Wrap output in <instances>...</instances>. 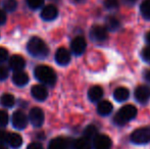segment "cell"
<instances>
[{
    "mask_svg": "<svg viewBox=\"0 0 150 149\" xmlns=\"http://www.w3.org/2000/svg\"><path fill=\"white\" fill-rule=\"evenodd\" d=\"M8 113L3 109H0V127H5L8 124Z\"/></svg>",
    "mask_w": 150,
    "mask_h": 149,
    "instance_id": "cell-28",
    "label": "cell"
},
{
    "mask_svg": "<svg viewBox=\"0 0 150 149\" xmlns=\"http://www.w3.org/2000/svg\"><path fill=\"white\" fill-rule=\"evenodd\" d=\"M0 149H7V148L4 147V146H0Z\"/></svg>",
    "mask_w": 150,
    "mask_h": 149,
    "instance_id": "cell-39",
    "label": "cell"
},
{
    "mask_svg": "<svg viewBox=\"0 0 150 149\" xmlns=\"http://www.w3.org/2000/svg\"><path fill=\"white\" fill-rule=\"evenodd\" d=\"M130 97V91L126 87H119L113 92V98L119 102L126 101Z\"/></svg>",
    "mask_w": 150,
    "mask_h": 149,
    "instance_id": "cell-18",
    "label": "cell"
},
{
    "mask_svg": "<svg viewBox=\"0 0 150 149\" xmlns=\"http://www.w3.org/2000/svg\"><path fill=\"white\" fill-rule=\"evenodd\" d=\"M58 16V9L55 5H52V4H49V5H46L42 8L41 10V18H43L44 20H53L57 18Z\"/></svg>",
    "mask_w": 150,
    "mask_h": 149,
    "instance_id": "cell-13",
    "label": "cell"
},
{
    "mask_svg": "<svg viewBox=\"0 0 150 149\" xmlns=\"http://www.w3.org/2000/svg\"><path fill=\"white\" fill-rule=\"evenodd\" d=\"M8 66L13 72H20V71L24 70L26 66V60L23 56L16 54L8 59Z\"/></svg>",
    "mask_w": 150,
    "mask_h": 149,
    "instance_id": "cell-11",
    "label": "cell"
},
{
    "mask_svg": "<svg viewBox=\"0 0 150 149\" xmlns=\"http://www.w3.org/2000/svg\"><path fill=\"white\" fill-rule=\"evenodd\" d=\"M7 59H8V51L5 48L0 47V64H3Z\"/></svg>",
    "mask_w": 150,
    "mask_h": 149,
    "instance_id": "cell-32",
    "label": "cell"
},
{
    "mask_svg": "<svg viewBox=\"0 0 150 149\" xmlns=\"http://www.w3.org/2000/svg\"><path fill=\"white\" fill-rule=\"evenodd\" d=\"M0 104H1L3 107L10 108L16 104V98L12 94L5 93L2 94L1 97H0Z\"/></svg>",
    "mask_w": 150,
    "mask_h": 149,
    "instance_id": "cell-21",
    "label": "cell"
},
{
    "mask_svg": "<svg viewBox=\"0 0 150 149\" xmlns=\"http://www.w3.org/2000/svg\"><path fill=\"white\" fill-rule=\"evenodd\" d=\"M138 0H124V2L127 4V5H134Z\"/></svg>",
    "mask_w": 150,
    "mask_h": 149,
    "instance_id": "cell-37",
    "label": "cell"
},
{
    "mask_svg": "<svg viewBox=\"0 0 150 149\" xmlns=\"http://www.w3.org/2000/svg\"><path fill=\"white\" fill-rule=\"evenodd\" d=\"M31 94L38 101H44L48 97V90L45 85H35L32 87Z\"/></svg>",
    "mask_w": 150,
    "mask_h": 149,
    "instance_id": "cell-12",
    "label": "cell"
},
{
    "mask_svg": "<svg viewBox=\"0 0 150 149\" xmlns=\"http://www.w3.org/2000/svg\"><path fill=\"white\" fill-rule=\"evenodd\" d=\"M131 141L135 144H147L150 142V126L135 130L131 134Z\"/></svg>",
    "mask_w": 150,
    "mask_h": 149,
    "instance_id": "cell-4",
    "label": "cell"
},
{
    "mask_svg": "<svg viewBox=\"0 0 150 149\" xmlns=\"http://www.w3.org/2000/svg\"><path fill=\"white\" fill-rule=\"evenodd\" d=\"M44 112L41 108L39 107H33L29 113V121L34 127L40 128L44 123Z\"/></svg>",
    "mask_w": 150,
    "mask_h": 149,
    "instance_id": "cell-5",
    "label": "cell"
},
{
    "mask_svg": "<svg viewBox=\"0 0 150 149\" xmlns=\"http://www.w3.org/2000/svg\"><path fill=\"white\" fill-rule=\"evenodd\" d=\"M145 40H146V42L150 45V31L149 32H147L146 35H145Z\"/></svg>",
    "mask_w": 150,
    "mask_h": 149,
    "instance_id": "cell-38",
    "label": "cell"
},
{
    "mask_svg": "<svg viewBox=\"0 0 150 149\" xmlns=\"http://www.w3.org/2000/svg\"><path fill=\"white\" fill-rule=\"evenodd\" d=\"M8 74H9V71L3 64H0V81H3V80L7 79Z\"/></svg>",
    "mask_w": 150,
    "mask_h": 149,
    "instance_id": "cell-30",
    "label": "cell"
},
{
    "mask_svg": "<svg viewBox=\"0 0 150 149\" xmlns=\"http://www.w3.org/2000/svg\"><path fill=\"white\" fill-rule=\"evenodd\" d=\"M98 135H99L98 130H97V128L93 125L88 126V127L84 130V137L88 138V139H90V140H94Z\"/></svg>",
    "mask_w": 150,
    "mask_h": 149,
    "instance_id": "cell-24",
    "label": "cell"
},
{
    "mask_svg": "<svg viewBox=\"0 0 150 149\" xmlns=\"http://www.w3.org/2000/svg\"><path fill=\"white\" fill-rule=\"evenodd\" d=\"M141 14L146 20H150V0H143L140 7Z\"/></svg>",
    "mask_w": 150,
    "mask_h": 149,
    "instance_id": "cell-25",
    "label": "cell"
},
{
    "mask_svg": "<svg viewBox=\"0 0 150 149\" xmlns=\"http://www.w3.org/2000/svg\"><path fill=\"white\" fill-rule=\"evenodd\" d=\"M136 115L137 108L132 104H127V105H124L122 107L120 108V110L113 117V121L117 125L122 126L125 124L129 123L130 121H132L133 119H135Z\"/></svg>",
    "mask_w": 150,
    "mask_h": 149,
    "instance_id": "cell-3",
    "label": "cell"
},
{
    "mask_svg": "<svg viewBox=\"0 0 150 149\" xmlns=\"http://www.w3.org/2000/svg\"><path fill=\"white\" fill-rule=\"evenodd\" d=\"M88 97L92 102L100 101V99L103 97V89L101 86L95 85L89 89L88 91Z\"/></svg>",
    "mask_w": 150,
    "mask_h": 149,
    "instance_id": "cell-16",
    "label": "cell"
},
{
    "mask_svg": "<svg viewBox=\"0 0 150 149\" xmlns=\"http://www.w3.org/2000/svg\"><path fill=\"white\" fill-rule=\"evenodd\" d=\"M90 36L92 40L96 42H102L107 38V29L103 26H93L90 31Z\"/></svg>",
    "mask_w": 150,
    "mask_h": 149,
    "instance_id": "cell-8",
    "label": "cell"
},
{
    "mask_svg": "<svg viewBox=\"0 0 150 149\" xmlns=\"http://www.w3.org/2000/svg\"><path fill=\"white\" fill-rule=\"evenodd\" d=\"M12 126L18 130H23L27 127L28 125L29 119L24 112L22 110H16V112L12 114Z\"/></svg>",
    "mask_w": 150,
    "mask_h": 149,
    "instance_id": "cell-7",
    "label": "cell"
},
{
    "mask_svg": "<svg viewBox=\"0 0 150 149\" xmlns=\"http://www.w3.org/2000/svg\"><path fill=\"white\" fill-rule=\"evenodd\" d=\"M7 143L11 146L12 148H20L23 144V138L20 134L16 133H10L8 134V140Z\"/></svg>",
    "mask_w": 150,
    "mask_h": 149,
    "instance_id": "cell-20",
    "label": "cell"
},
{
    "mask_svg": "<svg viewBox=\"0 0 150 149\" xmlns=\"http://www.w3.org/2000/svg\"><path fill=\"white\" fill-rule=\"evenodd\" d=\"M141 56H142V58L145 60V61H147V62L150 61V45L146 46V47L142 50Z\"/></svg>",
    "mask_w": 150,
    "mask_h": 149,
    "instance_id": "cell-31",
    "label": "cell"
},
{
    "mask_svg": "<svg viewBox=\"0 0 150 149\" xmlns=\"http://www.w3.org/2000/svg\"><path fill=\"white\" fill-rule=\"evenodd\" d=\"M6 20H7V16H6L5 11L0 9V26H2V25L5 24Z\"/></svg>",
    "mask_w": 150,
    "mask_h": 149,
    "instance_id": "cell-35",
    "label": "cell"
},
{
    "mask_svg": "<svg viewBox=\"0 0 150 149\" xmlns=\"http://www.w3.org/2000/svg\"><path fill=\"white\" fill-rule=\"evenodd\" d=\"M120 27V22L115 16H108L106 18V29L111 32L119 30Z\"/></svg>",
    "mask_w": 150,
    "mask_h": 149,
    "instance_id": "cell-23",
    "label": "cell"
},
{
    "mask_svg": "<svg viewBox=\"0 0 150 149\" xmlns=\"http://www.w3.org/2000/svg\"><path fill=\"white\" fill-rule=\"evenodd\" d=\"M112 109H113L112 104H111L109 101H107V100L99 101L98 105H97V112H98L100 115H103V117L110 114L111 112H112Z\"/></svg>",
    "mask_w": 150,
    "mask_h": 149,
    "instance_id": "cell-17",
    "label": "cell"
},
{
    "mask_svg": "<svg viewBox=\"0 0 150 149\" xmlns=\"http://www.w3.org/2000/svg\"><path fill=\"white\" fill-rule=\"evenodd\" d=\"M120 5L119 0H104V6L107 9H117Z\"/></svg>",
    "mask_w": 150,
    "mask_h": 149,
    "instance_id": "cell-29",
    "label": "cell"
},
{
    "mask_svg": "<svg viewBox=\"0 0 150 149\" xmlns=\"http://www.w3.org/2000/svg\"><path fill=\"white\" fill-rule=\"evenodd\" d=\"M74 149H92L91 140L86 137H82L74 142Z\"/></svg>",
    "mask_w": 150,
    "mask_h": 149,
    "instance_id": "cell-22",
    "label": "cell"
},
{
    "mask_svg": "<svg viewBox=\"0 0 150 149\" xmlns=\"http://www.w3.org/2000/svg\"><path fill=\"white\" fill-rule=\"evenodd\" d=\"M55 61L59 66H67L71 61V53L64 47H60L55 52Z\"/></svg>",
    "mask_w": 150,
    "mask_h": 149,
    "instance_id": "cell-14",
    "label": "cell"
},
{
    "mask_svg": "<svg viewBox=\"0 0 150 149\" xmlns=\"http://www.w3.org/2000/svg\"><path fill=\"white\" fill-rule=\"evenodd\" d=\"M144 79L150 83V70H146L144 73Z\"/></svg>",
    "mask_w": 150,
    "mask_h": 149,
    "instance_id": "cell-36",
    "label": "cell"
},
{
    "mask_svg": "<svg viewBox=\"0 0 150 149\" xmlns=\"http://www.w3.org/2000/svg\"><path fill=\"white\" fill-rule=\"evenodd\" d=\"M27 50L32 56L44 58L49 53V48L46 43L39 37H32L27 44Z\"/></svg>",
    "mask_w": 150,
    "mask_h": 149,
    "instance_id": "cell-1",
    "label": "cell"
},
{
    "mask_svg": "<svg viewBox=\"0 0 150 149\" xmlns=\"http://www.w3.org/2000/svg\"><path fill=\"white\" fill-rule=\"evenodd\" d=\"M2 5H3L4 11L12 12L18 7V1L16 0H4Z\"/></svg>",
    "mask_w": 150,
    "mask_h": 149,
    "instance_id": "cell-26",
    "label": "cell"
},
{
    "mask_svg": "<svg viewBox=\"0 0 150 149\" xmlns=\"http://www.w3.org/2000/svg\"><path fill=\"white\" fill-rule=\"evenodd\" d=\"M27 4L31 9H39L43 6L44 0H27Z\"/></svg>",
    "mask_w": 150,
    "mask_h": 149,
    "instance_id": "cell-27",
    "label": "cell"
},
{
    "mask_svg": "<svg viewBox=\"0 0 150 149\" xmlns=\"http://www.w3.org/2000/svg\"><path fill=\"white\" fill-rule=\"evenodd\" d=\"M135 98L139 103H146L150 99V88L145 85L138 86L135 90Z\"/></svg>",
    "mask_w": 150,
    "mask_h": 149,
    "instance_id": "cell-10",
    "label": "cell"
},
{
    "mask_svg": "<svg viewBox=\"0 0 150 149\" xmlns=\"http://www.w3.org/2000/svg\"><path fill=\"white\" fill-rule=\"evenodd\" d=\"M77 1H82V0H77Z\"/></svg>",
    "mask_w": 150,
    "mask_h": 149,
    "instance_id": "cell-40",
    "label": "cell"
},
{
    "mask_svg": "<svg viewBox=\"0 0 150 149\" xmlns=\"http://www.w3.org/2000/svg\"><path fill=\"white\" fill-rule=\"evenodd\" d=\"M35 78L42 83L43 85L46 86H53L56 83V74L53 68L47 66H39L35 68L34 71Z\"/></svg>",
    "mask_w": 150,
    "mask_h": 149,
    "instance_id": "cell-2",
    "label": "cell"
},
{
    "mask_svg": "<svg viewBox=\"0 0 150 149\" xmlns=\"http://www.w3.org/2000/svg\"><path fill=\"white\" fill-rule=\"evenodd\" d=\"M86 47H87V42L83 36H77L71 42V49L76 55L83 54L86 50Z\"/></svg>",
    "mask_w": 150,
    "mask_h": 149,
    "instance_id": "cell-6",
    "label": "cell"
},
{
    "mask_svg": "<svg viewBox=\"0 0 150 149\" xmlns=\"http://www.w3.org/2000/svg\"><path fill=\"white\" fill-rule=\"evenodd\" d=\"M67 146H69V143L65 138L57 137L50 141L48 149H67Z\"/></svg>",
    "mask_w": 150,
    "mask_h": 149,
    "instance_id": "cell-19",
    "label": "cell"
},
{
    "mask_svg": "<svg viewBox=\"0 0 150 149\" xmlns=\"http://www.w3.org/2000/svg\"><path fill=\"white\" fill-rule=\"evenodd\" d=\"M12 82H13L14 85L18 86V87L26 86L29 83V76L24 71L14 72L13 76H12Z\"/></svg>",
    "mask_w": 150,
    "mask_h": 149,
    "instance_id": "cell-15",
    "label": "cell"
},
{
    "mask_svg": "<svg viewBox=\"0 0 150 149\" xmlns=\"http://www.w3.org/2000/svg\"><path fill=\"white\" fill-rule=\"evenodd\" d=\"M27 149H44L41 143L39 142H32L31 144H29Z\"/></svg>",
    "mask_w": 150,
    "mask_h": 149,
    "instance_id": "cell-34",
    "label": "cell"
},
{
    "mask_svg": "<svg viewBox=\"0 0 150 149\" xmlns=\"http://www.w3.org/2000/svg\"><path fill=\"white\" fill-rule=\"evenodd\" d=\"M111 146H112L111 139L106 135L99 134L93 140V148L94 149H111Z\"/></svg>",
    "mask_w": 150,
    "mask_h": 149,
    "instance_id": "cell-9",
    "label": "cell"
},
{
    "mask_svg": "<svg viewBox=\"0 0 150 149\" xmlns=\"http://www.w3.org/2000/svg\"><path fill=\"white\" fill-rule=\"evenodd\" d=\"M8 140V134L3 130H0V146H2L4 143H6Z\"/></svg>",
    "mask_w": 150,
    "mask_h": 149,
    "instance_id": "cell-33",
    "label": "cell"
}]
</instances>
